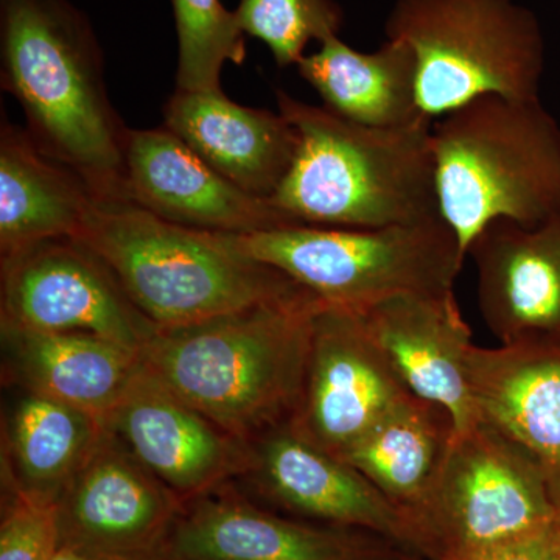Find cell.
I'll list each match as a JSON object with an SVG mask.
<instances>
[{
  "label": "cell",
  "instance_id": "obj_10",
  "mask_svg": "<svg viewBox=\"0 0 560 560\" xmlns=\"http://www.w3.org/2000/svg\"><path fill=\"white\" fill-rule=\"evenodd\" d=\"M407 393L359 313L319 302L290 429L341 459Z\"/></svg>",
  "mask_w": 560,
  "mask_h": 560
},
{
  "label": "cell",
  "instance_id": "obj_26",
  "mask_svg": "<svg viewBox=\"0 0 560 560\" xmlns=\"http://www.w3.org/2000/svg\"><path fill=\"white\" fill-rule=\"evenodd\" d=\"M238 24L264 40L279 68L298 66L312 40L338 35L342 10L335 0H241Z\"/></svg>",
  "mask_w": 560,
  "mask_h": 560
},
{
  "label": "cell",
  "instance_id": "obj_16",
  "mask_svg": "<svg viewBox=\"0 0 560 560\" xmlns=\"http://www.w3.org/2000/svg\"><path fill=\"white\" fill-rule=\"evenodd\" d=\"M125 176L132 205L180 226L242 235L294 224L270 200L221 176L165 127L128 131Z\"/></svg>",
  "mask_w": 560,
  "mask_h": 560
},
{
  "label": "cell",
  "instance_id": "obj_22",
  "mask_svg": "<svg viewBox=\"0 0 560 560\" xmlns=\"http://www.w3.org/2000/svg\"><path fill=\"white\" fill-rule=\"evenodd\" d=\"M298 72L318 92L324 108L353 124L405 128L429 119L419 106L415 51L405 40L388 38L364 54L329 36L298 62Z\"/></svg>",
  "mask_w": 560,
  "mask_h": 560
},
{
  "label": "cell",
  "instance_id": "obj_28",
  "mask_svg": "<svg viewBox=\"0 0 560 560\" xmlns=\"http://www.w3.org/2000/svg\"><path fill=\"white\" fill-rule=\"evenodd\" d=\"M466 560H560V525L504 541Z\"/></svg>",
  "mask_w": 560,
  "mask_h": 560
},
{
  "label": "cell",
  "instance_id": "obj_29",
  "mask_svg": "<svg viewBox=\"0 0 560 560\" xmlns=\"http://www.w3.org/2000/svg\"><path fill=\"white\" fill-rule=\"evenodd\" d=\"M51 560H179L173 555L172 550L151 552V555H105V552H94L80 550V548L61 547L60 551Z\"/></svg>",
  "mask_w": 560,
  "mask_h": 560
},
{
  "label": "cell",
  "instance_id": "obj_2",
  "mask_svg": "<svg viewBox=\"0 0 560 560\" xmlns=\"http://www.w3.org/2000/svg\"><path fill=\"white\" fill-rule=\"evenodd\" d=\"M313 294L156 329L147 371L232 436L249 442L289 422L311 352Z\"/></svg>",
  "mask_w": 560,
  "mask_h": 560
},
{
  "label": "cell",
  "instance_id": "obj_15",
  "mask_svg": "<svg viewBox=\"0 0 560 560\" xmlns=\"http://www.w3.org/2000/svg\"><path fill=\"white\" fill-rule=\"evenodd\" d=\"M467 257L482 319L501 346L560 350V219L536 228L493 221Z\"/></svg>",
  "mask_w": 560,
  "mask_h": 560
},
{
  "label": "cell",
  "instance_id": "obj_27",
  "mask_svg": "<svg viewBox=\"0 0 560 560\" xmlns=\"http://www.w3.org/2000/svg\"><path fill=\"white\" fill-rule=\"evenodd\" d=\"M60 548V499L2 480L0 560H51Z\"/></svg>",
  "mask_w": 560,
  "mask_h": 560
},
{
  "label": "cell",
  "instance_id": "obj_5",
  "mask_svg": "<svg viewBox=\"0 0 560 560\" xmlns=\"http://www.w3.org/2000/svg\"><path fill=\"white\" fill-rule=\"evenodd\" d=\"M438 208L464 256L493 221L560 219V125L540 103L482 95L431 130Z\"/></svg>",
  "mask_w": 560,
  "mask_h": 560
},
{
  "label": "cell",
  "instance_id": "obj_7",
  "mask_svg": "<svg viewBox=\"0 0 560 560\" xmlns=\"http://www.w3.org/2000/svg\"><path fill=\"white\" fill-rule=\"evenodd\" d=\"M386 35L415 51L419 106L431 120L482 95L539 98L544 33L514 0H394Z\"/></svg>",
  "mask_w": 560,
  "mask_h": 560
},
{
  "label": "cell",
  "instance_id": "obj_11",
  "mask_svg": "<svg viewBox=\"0 0 560 560\" xmlns=\"http://www.w3.org/2000/svg\"><path fill=\"white\" fill-rule=\"evenodd\" d=\"M186 503L109 430L60 497L61 547L105 555L171 550Z\"/></svg>",
  "mask_w": 560,
  "mask_h": 560
},
{
  "label": "cell",
  "instance_id": "obj_4",
  "mask_svg": "<svg viewBox=\"0 0 560 560\" xmlns=\"http://www.w3.org/2000/svg\"><path fill=\"white\" fill-rule=\"evenodd\" d=\"M73 238L101 257L158 329L312 294L283 272L250 259L231 234L180 226L132 202L95 206Z\"/></svg>",
  "mask_w": 560,
  "mask_h": 560
},
{
  "label": "cell",
  "instance_id": "obj_13",
  "mask_svg": "<svg viewBox=\"0 0 560 560\" xmlns=\"http://www.w3.org/2000/svg\"><path fill=\"white\" fill-rule=\"evenodd\" d=\"M249 444L245 477L268 503L324 525L370 530L412 551L407 518L355 467L276 427Z\"/></svg>",
  "mask_w": 560,
  "mask_h": 560
},
{
  "label": "cell",
  "instance_id": "obj_1",
  "mask_svg": "<svg viewBox=\"0 0 560 560\" xmlns=\"http://www.w3.org/2000/svg\"><path fill=\"white\" fill-rule=\"evenodd\" d=\"M2 2V90L40 151L75 172L98 202H131L128 131L109 101L98 40L68 0Z\"/></svg>",
  "mask_w": 560,
  "mask_h": 560
},
{
  "label": "cell",
  "instance_id": "obj_18",
  "mask_svg": "<svg viewBox=\"0 0 560 560\" xmlns=\"http://www.w3.org/2000/svg\"><path fill=\"white\" fill-rule=\"evenodd\" d=\"M164 127L210 167L254 197L270 200L289 175L300 135L282 114L232 102L223 91H175Z\"/></svg>",
  "mask_w": 560,
  "mask_h": 560
},
{
  "label": "cell",
  "instance_id": "obj_12",
  "mask_svg": "<svg viewBox=\"0 0 560 560\" xmlns=\"http://www.w3.org/2000/svg\"><path fill=\"white\" fill-rule=\"evenodd\" d=\"M393 545L370 530L282 517L228 482L186 504L171 550L179 560H382Z\"/></svg>",
  "mask_w": 560,
  "mask_h": 560
},
{
  "label": "cell",
  "instance_id": "obj_21",
  "mask_svg": "<svg viewBox=\"0 0 560 560\" xmlns=\"http://www.w3.org/2000/svg\"><path fill=\"white\" fill-rule=\"evenodd\" d=\"M90 186L39 150L25 128L0 127V260L38 243L75 237L95 206Z\"/></svg>",
  "mask_w": 560,
  "mask_h": 560
},
{
  "label": "cell",
  "instance_id": "obj_14",
  "mask_svg": "<svg viewBox=\"0 0 560 560\" xmlns=\"http://www.w3.org/2000/svg\"><path fill=\"white\" fill-rule=\"evenodd\" d=\"M109 430L184 503L245 477L248 442L232 436L162 385L142 374L108 419Z\"/></svg>",
  "mask_w": 560,
  "mask_h": 560
},
{
  "label": "cell",
  "instance_id": "obj_24",
  "mask_svg": "<svg viewBox=\"0 0 560 560\" xmlns=\"http://www.w3.org/2000/svg\"><path fill=\"white\" fill-rule=\"evenodd\" d=\"M21 390L3 425L2 480L60 499L108 423L73 405Z\"/></svg>",
  "mask_w": 560,
  "mask_h": 560
},
{
  "label": "cell",
  "instance_id": "obj_20",
  "mask_svg": "<svg viewBox=\"0 0 560 560\" xmlns=\"http://www.w3.org/2000/svg\"><path fill=\"white\" fill-rule=\"evenodd\" d=\"M0 334L7 381L105 420L143 371L140 350L94 335L9 323H0Z\"/></svg>",
  "mask_w": 560,
  "mask_h": 560
},
{
  "label": "cell",
  "instance_id": "obj_23",
  "mask_svg": "<svg viewBox=\"0 0 560 560\" xmlns=\"http://www.w3.org/2000/svg\"><path fill=\"white\" fill-rule=\"evenodd\" d=\"M453 438L447 411L407 393L341 459L407 518L433 488Z\"/></svg>",
  "mask_w": 560,
  "mask_h": 560
},
{
  "label": "cell",
  "instance_id": "obj_19",
  "mask_svg": "<svg viewBox=\"0 0 560 560\" xmlns=\"http://www.w3.org/2000/svg\"><path fill=\"white\" fill-rule=\"evenodd\" d=\"M467 366L481 419L539 467L560 525V350L474 345Z\"/></svg>",
  "mask_w": 560,
  "mask_h": 560
},
{
  "label": "cell",
  "instance_id": "obj_3",
  "mask_svg": "<svg viewBox=\"0 0 560 560\" xmlns=\"http://www.w3.org/2000/svg\"><path fill=\"white\" fill-rule=\"evenodd\" d=\"M300 147L270 202L294 224L372 230L441 217L433 120L371 128L276 91Z\"/></svg>",
  "mask_w": 560,
  "mask_h": 560
},
{
  "label": "cell",
  "instance_id": "obj_30",
  "mask_svg": "<svg viewBox=\"0 0 560 560\" xmlns=\"http://www.w3.org/2000/svg\"><path fill=\"white\" fill-rule=\"evenodd\" d=\"M382 560H415V559L404 558V556H397L396 552H394V555H390L389 558L382 559Z\"/></svg>",
  "mask_w": 560,
  "mask_h": 560
},
{
  "label": "cell",
  "instance_id": "obj_6",
  "mask_svg": "<svg viewBox=\"0 0 560 560\" xmlns=\"http://www.w3.org/2000/svg\"><path fill=\"white\" fill-rule=\"evenodd\" d=\"M231 237L316 300L355 312L404 294L451 296L466 261L442 217L372 230L289 224Z\"/></svg>",
  "mask_w": 560,
  "mask_h": 560
},
{
  "label": "cell",
  "instance_id": "obj_25",
  "mask_svg": "<svg viewBox=\"0 0 560 560\" xmlns=\"http://www.w3.org/2000/svg\"><path fill=\"white\" fill-rule=\"evenodd\" d=\"M178 33V91H220L226 62L246 60L245 32L220 0H172Z\"/></svg>",
  "mask_w": 560,
  "mask_h": 560
},
{
  "label": "cell",
  "instance_id": "obj_17",
  "mask_svg": "<svg viewBox=\"0 0 560 560\" xmlns=\"http://www.w3.org/2000/svg\"><path fill=\"white\" fill-rule=\"evenodd\" d=\"M357 313L408 393L447 411L455 433L481 422L467 366L471 330L455 294H404Z\"/></svg>",
  "mask_w": 560,
  "mask_h": 560
},
{
  "label": "cell",
  "instance_id": "obj_8",
  "mask_svg": "<svg viewBox=\"0 0 560 560\" xmlns=\"http://www.w3.org/2000/svg\"><path fill=\"white\" fill-rule=\"evenodd\" d=\"M407 522L412 551L431 560H466L559 525L539 467L486 420L455 433L433 488Z\"/></svg>",
  "mask_w": 560,
  "mask_h": 560
},
{
  "label": "cell",
  "instance_id": "obj_9",
  "mask_svg": "<svg viewBox=\"0 0 560 560\" xmlns=\"http://www.w3.org/2000/svg\"><path fill=\"white\" fill-rule=\"evenodd\" d=\"M0 267V323L94 335L140 352L158 329L101 257L75 238L38 243Z\"/></svg>",
  "mask_w": 560,
  "mask_h": 560
}]
</instances>
